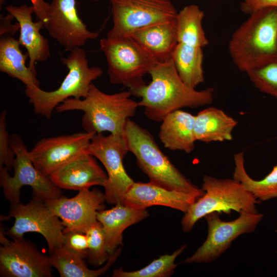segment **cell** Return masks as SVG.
Instances as JSON below:
<instances>
[{
	"label": "cell",
	"instance_id": "1",
	"mask_svg": "<svg viewBox=\"0 0 277 277\" xmlns=\"http://www.w3.org/2000/svg\"><path fill=\"white\" fill-rule=\"evenodd\" d=\"M149 74L151 82L136 96L141 98L138 107L144 108L145 115L151 121L161 122L173 111L209 105L213 101L214 88L196 90L188 87L179 76L172 58L159 63Z\"/></svg>",
	"mask_w": 277,
	"mask_h": 277
},
{
	"label": "cell",
	"instance_id": "2",
	"mask_svg": "<svg viewBox=\"0 0 277 277\" xmlns=\"http://www.w3.org/2000/svg\"><path fill=\"white\" fill-rule=\"evenodd\" d=\"M131 95L129 90L107 94L92 83L85 97L68 98L57 106L55 111H82V125L86 132L125 135L127 121L135 115L138 107Z\"/></svg>",
	"mask_w": 277,
	"mask_h": 277
},
{
	"label": "cell",
	"instance_id": "3",
	"mask_svg": "<svg viewBox=\"0 0 277 277\" xmlns=\"http://www.w3.org/2000/svg\"><path fill=\"white\" fill-rule=\"evenodd\" d=\"M249 15L235 30L228 44L234 65L246 73L277 53V8L260 9Z\"/></svg>",
	"mask_w": 277,
	"mask_h": 277
},
{
	"label": "cell",
	"instance_id": "4",
	"mask_svg": "<svg viewBox=\"0 0 277 277\" xmlns=\"http://www.w3.org/2000/svg\"><path fill=\"white\" fill-rule=\"evenodd\" d=\"M125 137L129 151L135 157L138 167L149 182L162 187L203 196L204 191L193 184L162 151L151 134L128 119Z\"/></svg>",
	"mask_w": 277,
	"mask_h": 277
},
{
	"label": "cell",
	"instance_id": "5",
	"mask_svg": "<svg viewBox=\"0 0 277 277\" xmlns=\"http://www.w3.org/2000/svg\"><path fill=\"white\" fill-rule=\"evenodd\" d=\"M68 72L60 87L55 90L46 91L40 87L25 89V94L32 105L36 114L47 119L57 106L70 98H83L88 93L92 82L103 74L100 67H90L86 51L76 47L70 51L67 57L61 58Z\"/></svg>",
	"mask_w": 277,
	"mask_h": 277
},
{
	"label": "cell",
	"instance_id": "6",
	"mask_svg": "<svg viewBox=\"0 0 277 277\" xmlns=\"http://www.w3.org/2000/svg\"><path fill=\"white\" fill-rule=\"evenodd\" d=\"M203 196L199 197L184 213L181 220L184 232L190 231L195 224L212 212L230 214L232 210L257 213L256 199L239 181L234 179H217L205 175L203 178Z\"/></svg>",
	"mask_w": 277,
	"mask_h": 277
},
{
	"label": "cell",
	"instance_id": "7",
	"mask_svg": "<svg viewBox=\"0 0 277 277\" xmlns=\"http://www.w3.org/2000/svg\"><path fill=\"white\" fill-rule=\"evenodd\" d=\"M100 46L107 62L110 82L127 87L136 96L146 85L143 77L160 62L130 36L103 38Z\"/></svg>",
	"mask_w": 277,
	"mask_h": 277
},
{
	"label": "cell",
	"instance_id": "8",
	"mask_svg": "<svg viewBox=\"0 0 277 277\" xmlns=\"http://www.w3.org/2000/svg\"><path fill=\"white\" fill-rule=\"evenodd\" d=\"M9 139L15 154L12 167L14 173L11 176L5 167H0V183L5 198L10 204L21 202L20 191L24 186L32 188L35 200L46 202L62 196L61 189L34 166L29 151L20 136L12 134Z\"/></svg>",
	"mask_w": 277,
	"mask_h": 277
},
{
	"label": "cell",
	"instance_id": "9",
	"mask_svg": "<svg viewBox=\"0 0 277 277\" xmlns=\"http://www.w3.org/2000/svg\"><path fill=\"white\" fill-rule=\"evenodd\" d=\"M113 25L107 37L130 36L146 27L176 21L177 11L170 0H109Z\"/></svg>",
	"mask_w": 277,
	"mask_h": 277
},
{
	"label": "cell",
	"instance_id": "10",
	"mask_svg": "<svg viewBox=\"0 0 277 277\" xmlns=\"http://www.w3.org/2000/svg\"><path fill=\"white\" fill-rule=\"evenodd\" d=\"M128 152L125 135L96 133L91 140L89 153L102 163L106 171L107 180L103 187L109 204L124 205L126 195L135 182L123 165Z\"/></svg>",
	"mask_w": 277,
	"mask_h": 277
},
{
	"label": "cell",
	"instance_id": "11",
	"mask_svg": "<svg viewBox=\"0 0 277 277\" xmlns=\"http://www.w3.org/2000/svg\"><path fill=\"white\" fill-rule=\"evenodd\" d=\"M219 214L214 211L204 216L208 225L206 239L183 263H208L214 261L230 247L232 242L238 237L254 231L263 217V214L261 213L242 211L234 220L224 221L220 219Z\"/></svg>",
	"mask_w": 277,
	"mask_h": 277
},
{
	"label": "cell",
	"instance_id": "12",
	"mask_svg": "<svg viewBox=\"0 0 277 277\" xmlns=\"http://www.w3.org/2000/svg\"><path fill=\"white\" fill-rule=\"evenodd\" d=\"M9 217H13L12 226L5 232L12 238H23L27 232L42 235L48 245L49 253L63 245L64 227L45 202L33 199L26 204H11Z\"/></svg>",
	"mask_w": 277,
	"mask_h": 277
},
{
	"label": "cell",
	"instance_id": "13",
	"mask_svg": "<svg viewBox=\"0 0 277 277\" xmlns=\"http://www.w3.org/2000/svg\"><path fill=\"white\" fill-rule=\"evenodd\" d=\"M1 226V277H51L49 256L42 253L31 242L23 238H6Z\"/></svg>",
	"mask_w": 277,
	"mask_h": 277
},
{
	"label": "cell",
	"instance_id": "14",
	"mask_svg": "<svg viewBox=\"0 0 277 277\" xmlns=\"http://www.w3.org/2000/svg\"><path fill=\"white\" fill-rule=\"evenodd\" d=\"M95 134L85 131L42 138L29 151V156L34 166L49 176L75 157L89 153Z\"/></svg>",
	"mask_w": 277,
	"mask_h": 277
},
{
	"label": "cell",
	"instance_id": "15",
	"mask_svg": "<svg viewBox=\"0 0 277 277\" xmlns=\"http://www.w3.org/2000/svg\"><path fill=\"white\" fill-rule=\"evenodd\" d=\"M44 27L53 39L70 51L99 36L89 30L78 16L76 0H52Z\"/></svg>",
	"mask_w": 277,
	"mask_h": 277
},
{
	"label": "cell",
	"instance_id": "16",
	"mask_svg": "<svg viewBox=\"0 0 277 277\" xmlns=\"http://www.w3.org/2000/svg\"><path fill=\"white\" fill-rule=\"evenodd\" d=\"M105 202L104 193L94 188L78 191L71 198L62 195L45 202L50 210L61 220L64 227L63 232L75 231L84 233L97 221V212L104 209Z\"/></svg>",
	"mask_w": 277,
	"mask_h": 277
},
{
	"label": "cell",
	"instance_id": "17",
	"mask_svg": "<svg viewBox=\"0 0 277 277\" xmlns=\"http://www.w3.org/2000/svg\"><path fill=\"white\" fill-rule=\"evenodd\" d=\"M89 153L70 160L49 175L51 181L60 189L82 190L92 186H104L107 173Z\"/></svg>",
	"mask_w": 277,
	"mask_h": 277
},
{
	"label": "cell",
	"instance_id": "18",
	"mask_svg": "<svg viewBox=\"0 0 277 277\" xmlns=\"http://www.w3.org/2000/svg\"><path fill=\"white\" fill-rule=\"evenodd\" d=\"M199 194L168 189L151 182H134L127 193L124 205L140 209L152 206H164L184 213Z\"/></svg>",
	"mask_w": 277,
	"mask_h": 277
},
{
	"label": "cell",
	"instance_id": "19",
	"mask_svg": "<svg viewBox=\"0 0 277 277\" xmlns=\"http://www.w3.org/2000/svg\"><path fill=\"white\" fill-rule=\"evenodd\" d=\"M5 9L16 19L19 25L18 40L21 46L26 49L29 55L28 67L37 72L36 63L45 62L51 56L49 41L41 33V30L45 28L44 22L41 20L37 22L33 21L32 14L34 13V9L32 5H11Z\"/></svg>",
	"mask_w": 277,
	"mask_h": 277
},
{
	"label": "cell",
	"instance_id": "20",
	"mask_svg": "<svg viewBox=\"0 0 277 277\" xmlns=\"http://www.w3.org/2000/svg\"><path fill=\"white\" fill-rule=\"evenodd\" d=\"M149 216L146 209L135 208L118 204L109 209L98 211L97 220L102 224L106 250L112 254L123 246V233L128 227L138 223Z\"/></svg>",
	"mask_w": 277,
	"mask_h": 277
},
{
	"label": "cell",
	"instance_id": "21",
	"mask_svg": "<svg viewBox=\"0 0 277 277\" xmlns=\"http://www.w3.org/2000/svg\"><path fill=\"white\" fill-rule=\"evenodd\" d=\"M195 116L181 109L165 116L161 122L159 136L164 147L170 150L191 153L196 141L194 133Z\"/></svg>",
	"mask_w": 277,
	"mask_h": 277
},
{
	"label": "cell",
	"instance_id": "22",
	"mask_svg": "<svg viewBox=\"0 0 277 277\" xmlns=\"http://www.w3.org/2000/svg\"><path fill=\"white\" fill-rule=\"evenodd\" d=\"M159 62L171 58L177 44L176 21L150 25L130 35Z\"/></svg>",
	"mask_w": 277,
	"mask_h": 277
},
{
	"label": "cell",
	"instance_id": "23",
	"mask_svg": "<svg viewBox=\"0 0 277 277\" xmlns=\"http://www.w3.org/2000/svg\"><path fill=\"white\" fill-rule=\"evenodd\" d=\"M238 122L224 111L208 107L195 115L194 133L196 141L205 143L229 141Z\"/></svg>",
	"mask_w": 277,
	"mask_h": 277
},
{
	"label": "cell",
	"instance_id": "24",
	"mask_svg": "<svg viewBox=\"0 0 277 277\" xmlns=\"http://www.w3.org/2000/svg\"><path fill=\"white\" fill-rule=\"evenodd\" d=\"M18 39L10 35L0 39V71L9 76L24 83L26 87H39V81L35 72L26 65L29 58L27 52L23 53Z\"/></svg>",
	"mask_w": 277,
	"mask_h": 277
},
{
	"label": "cell",
	"instance_id": "25",
	"mask_svg": "<svg viewBox=\"0 0 277 277\" xmlns=\"http://www.w3.org/2000/svg\"><path fill=\"white\" fill-rule=\"evenodd\" d=\"M121 252L120 247L110 255L105 266L97 270L89 269L82 256L64 245L50 253L49 258L52 266L57 269L61 277H97L107 271Z\"/></svg>",
	"mask_w": 277,
	"mask_h": 277
},
{
	"label": "cell",
	"instance_id": "26",
	"mask_svg": "<svg viewBox=\"0 0 277 277\" xmlns=\"http://www.w3.org/2000/svg\"><path fill=\"white\" fill-rule=\"evenodd\" d=\"M202 48L177 43L171 56L177 72L183 82L194 88L204 82Z\"/></svg>",
	"mask_w": 277,
	"mask_h": 277
},
{
	"label": "cell",
	"instance_id": "27",
	"mask_svg": "<svg viewBox=\"0 0 277 277\" xmlns=\"http://www.w3.org/2000/svg\"><path fill=\"white\" fill-rule=\"evenodd\" d=\"M204 12L194 4L184 7L176 18L177 43L204 48L209 41L203 27Z\"/></svg>",
	"mask_w": 277,
	"mask_h": 277
},
{
	"label": "cell",
	"instance_id": "28",
	"mask_svg": "<svg viewBox=\"0 0 277 277\" xmlns=\"http://www.w3.org/2000/svg\"><path fill=\"white\" fill-rule=\"evenodd\" d=\"M235 167L233 178L241 182L254 197L265 201L277 197V165L261 180L252 179L244 166V153L240 151L233 156Z\"/></svg>",
	"mask_w": 277,
	"mask_h": 277
},
{
	"label": "cell",
	"instance_id": "29",
	"mask_svg": "<svg viewBox=\"0 0 277 277\" xmlns=\"http://www.w3.org/2000/svg\"><path fill=\"white\" fill-rule=\"evenodd\" d=\"M187 247L181 246L172 254L161 255L153 260L150 264L143 268L131 271L123 270L122 267L113 270V277H168L172 275L177 264L175 263L176 258L181 254Z\"/></svg>",
	"mask_w": 277,
	"mask_h": 277
},
{
	"label": "cell",
	"instance_id": "30",
	"mask_svg": "<svg viewBox=\"0 0 277 277\" xmlns=\"http://www.w3.org/2000/svg\"><path fill=\"white\" fill-rule=\"evenodd\" d=\"M246 73L260 91L277 98V53L267 56Z\"/></svg>",
	"mask_w": 277,
	"mask_h": 277
},
{
	"label": "cell",
	"instance_id": "31",
	"mask_svg": "<svg viewBox=\"0 0 277 277\" xmlns=\"http://www.w3.org/2000/svg\"><path fill=\"white\" fill-rule=\"evenodd\" d=\"M88 243V262L91 265L99 266L107 262L110 255L108 253L104 233L102 224L97 220L84 232Z\"/></svg>",
	"mask_w": 277,
	"mask_h": 277
},
{
	"label": "cell",
	"instance_id": "32",
	"mask_svg": "<svg viewBox=\"0 0 277 277\" xmlns=\"http://www.w3.org/2000/svg\"><path fill=\"white\" fill-rule=\"evenodd\" d=\"M7 126V111L3 110L0 114V167H5L10 171L15 154L10 145Z\"/></svg>",
	"mask_w": 277,
	"mask_h": 277
},
{
	"label": "cell",
	"instance_id": "33",
	"mask_svg": "<svg viewBox=\"0 0 277 277\" xmlns=\"http://www.w3.org/2000/svg\"><path fill=\"white\" fill-rule=\"evenodd\" d=\"M63 233L64 245L84 259L88 257V243L85 233L75 231H69Z\"/></svg>",
	"mask_w": 277,
	"mask_h": 277
},
{
	"label": "cell",
	"instance_id": "34",
	"mask_svg": "<svg viewBox=\"0 0 277 277\" xmlns=\"http://www.w3.org/2000/svg\"><path fill=\"white\" fill-rule=\"evenodd\" d=\"M241 8L243 12L250 14L260 9L277 8V0H242Z\"/></svg>",
	"mask_w": 277,
	"mask_h": 277
},
{
	"label": "cell",
	"instance_id": "35",
	"mask_svg": "<svg viewBox=\"0 0 277 277\" xmlns=\"http://www.w3.org/2000/svg\"><path fill=\"white\" fill-rule=\"evenodd\" d=\"M34 9V13L37 19L46 22L49 10L50 4L44 0H29Z\"/></svg>",
	"mask_w": 277,
	"mask_h": 277
},
{
	"label": "cell",
	"instance_id": "36",
	"mask_svg": "<svg viewBox=\"0 0 277 277\" xmlns=\"http://www.w3.org/2000/svg\"><path fill=\"white\" fill-rule=\"evenodd\" d=\"M13 18L14 17L9 13L6 16L1 17V36L8 33H10V35H13L19 29V25L18 23L15 24L11 23V21Z\"/></svg>",
	"mask_w": 277,
	"mask_h": 277
},
{
	"label": "cell",
	"instance_id": "37",
	"mask_svg": "<svg viewBox=\"0 0 277 277\" xmlns=\"http://www.w3.org/2000/svg\"><path fill=\"white\" fill-rule=\"evenodd\" d=\"M90 1H94V2H96V1H100V0H90Z\"/></svg>",
	"mask_w": 277,
	"mask_h": 277
}]
</instances>
